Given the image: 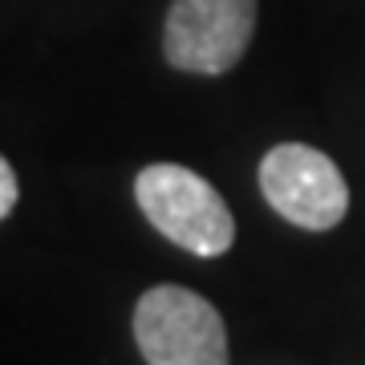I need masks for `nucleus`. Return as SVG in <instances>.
<instances>
[{
	"label": "nucleus",
	"mask_w": 365,
	"mask_h": 365,
	"mask_svg": "<svg viewBox=\"0 0 365 365\" xmlns=\"http://www.w3.org/2000/svg\"><path fill=\"white\" fill-rule=\"evenodd\" d=\"M134 199L170 244L195 256H223L235 240V220L203 175L179 163H150L134 179Z\"/></svg>",
	"instance_id": "f257e3e1"
},
{
	"label": "nucleus",
	"mask_w": 365,
	"mask_h": 365,
	"mask_svg": "<svg viewBox=\"0 0 365 365\" xmlns=\"http://www.w3.org/2000/svg\"><path fill=\"white\" fill-rule=\"evenodd\" d=\"M134 341L146 365H227L220 309L182 284H155L138 297Z\"/></svg>",
	"instance_id": "f03ea898"
},
{
	"label": "nucleus",
	"mask_w": 365,
	"mask_h": 365,
	"mask_svg": "<svg viewBox=\"0 0 365 365\" xmlns=\"http://www.w3.org/2000/svg\"><path fill=\"white\" fill-rule=\"evenodd\" d=\"M260 0H170L163 53L182 73L220 78L248 53Z\"/></svg>",
	"instance_id": "7ed1b4c3"
},
{
	"label": "nucleus",
	"mask_w": 365,
	"mask_h": 365,
	"mask_svg": "<svg viewBox=\"0 0 365 365\" xmlns=\"http://www.w3.org/2000/svg\"><path fill=\"white\" fill-rule=\"evenodd\" d=\"M260 191L276 215L304 232H329L349 211V187L337 163L304 143H280L264 155Z\"/></svg>",
	"instance_id": "20e7f679"
},
{
	"label": "nucleus",
	"mask_w": 365,
	"mask_h": 365,
	"mask_svg": "<svg viewBox=\"0 0 365 365\" xmlns=\"http://www.w3.org/2000/svg\"><path fill=\"white\" fill-rule=\"evenodd\" d=\"M16 195H21V187H16V170L13 163L0 155V220H9V211L16 207Z\"/></svg>",
	"instance_id": "39448f33"
}]
</instances>
